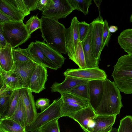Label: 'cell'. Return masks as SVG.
I'll use <instances>...</instances> for the list:
<instances>
[{
  "instance_id": "obj_1",
  "label": "cell",
  "mask_w": 132,
  "mask_h": 132,
  "mask_svg": "<svg viewBox=\"0 0 132 132\" xmlns=\"http://www.w3.org/2000/svg\"><path fill=\"white\" fill-rule=\"evenodd\" d=\"M41 36L46 44L60 53L67 54L65 44V28L58 21L42 16L40 19Z\"/></svg>"
},
{
  "instance_id": "obj_2",
  "label": "cell",
  "mask_w": 132,
  "mask_h": 132,
  "mask_svg": "<svg viewBox=\"0 0 132 132\" xmlns=\"http://www.w3.org/2000/svg\"><path fill=\"white\" fill-rule=\"evenodd\" d=\"M121 99L120 92L114 82L106 78L103 81V95L95 113L102 115L119 114L123 106Z\"/></svg>"
},
{
  "instance_id": "obj_3",
  "label": "cell",
  "mask_w": 132,
  "mask_h": 132,
  "mask_svg": "<svg viewBox=\"0 0 132 132\" xmlns=\"http://www.w3.org/2000/svg\"><path fill=\"white\" fill-rule=\"evenodd\" d=\"M111 75L114 83L120 92L125 94L132 93V55L121 56L114 66Z\"/></svg>"
},
{
  "instance_id": "obj_4",
  "label": "cell",
  "mask_w": 132,
  "mask_h": 132,
  "mask_svg": "<svg viewBox=\"0 0 132 132\" xmlns=\"http://www.w3.org/2000/svg\"><path fill=\"white\" fill-rule=\"evenodd\" d=\"M3 34L7 43L12 49L26 42L31 36L23 21L4 23L3 24Z\"/></svg>"
},
{
  "instance_id": "obj_5",
  "label": "cell",
  "mask_w": 132,
  "mask_h": 132,
  "mask_svg": "<svg viewBox=\"0 0 132 132\" xmlns=\"http://www.w3.org/2000/svg\"><path fill=\"white\" fill-rule=\"evenodd\" d=\"M62 117L60 99L55 100L47 109L38 113L33 122L25 128L26 132L39 128L52 120Z\"/></svg>"
},
{
  "instance_id": "obj_6",
  "label": "cell",
  "mask_w": 132,
  "mask_h": 132,
  "mask_svg": "<svg viewBox=\"0 0 132 132\" xmlns=\"http://www.w3.org/2000/svg\"><path fill=\"white\" fill-rule=\"evenodd\" d=\"M73 10L67 0H50L42 14L58 21L59 19L65 18Z\"/></svg>"
},
{
  "instance_id": "obj_7",
  "label": "cell",
  "mask_w": 132,
  "mask_h": 132,
  "mask_svg": "<svg viewBox=\"0 0 132 132\" xmlns=\"http://www.w3.org/2000/svg\"><path fill=\"white\" fill-rule=\"evenodd\" d=\"M65 76L89 81L94 80H104L107 78L105 72L98 68L84 69H68L63 73Z\"/></svg>"
},
{
  "instance_id": "obj_8",
  "label": "cell",
  "mask_w": 132,
  "mask_h": 132,
  "mask_svg": "<svg viewBox=\"0 0 132 132\" xmlns=\"http://www.w3.org/2000/svg\"><path fill=\"white\" fill-rule=\"evenodd\" d=\"M91 25V44L94 55L95 58L100 60V56L102 50V34L104 21L100 14L94 19L90 23Z\"/></svg>"
},
{
  "instance_id": "obj_9",
  "label": "cell",
  "mask_w": 132,
  "mask_h": 132,
  "mask_svg": "<svg viewBox=\"0 0 132 132\" xmlns=\"http://www.w3.org/2000/svg\"><path fill=\"white\" fill-rule=\"evenodd\" d=\"M79 21L76 16L71 20L70 27L65 30V44L67 54L69 59L73 61L77 47L79 37L78 24Z\"/></svg>"
},
{
  "instance_id": "obj_10",
  "label": "cell",
  "mask_w": 132,
  "mask_h": 132,
  "mask_svg": "<svg viewBox=\"0 0 132 132\" xmlns=\"http://www.w3.org/2000/svg\"><path fill=\"white\" fill-rule=\"evenodd\" d=\"M19 93L22 100L25 110L26 128L33 122L38 113L35 105L34 96L30 89L22 88L19 89Z\"/></svg>"
},
{
  "instance_id": "obj_11",
  "label": "cell",
  "mask_w": 132,
  "mask_h": 132,
  "mask_svg": "<svg viewBox=\"0 0 132 132\" xmlns=\"http://www.w3.org/2000/svg\"><path fill=\"white\" fill-rule=\"evenodd\" d=\"M38 64L33 61L26 62L16 61L13 70L17 75L23 88H29V80L32 75Z\"/></svg>"
},
{
  "instance_id": "obj_12",
  "label": "cell",
  "mask_w": 132,
  "mask_h": 132,
  "mask_svg": "<svg viewBox=\"0 0 132 132\" xmlns=\"http://www.w3.org/2000/svg\"><path fill=\"white\" fill-rule=\"evenodd\" d=\"M97 116L89 105L67 117L77 122L85 132H86L89 131L92 125H94V120Z\"/></svg>"
},
{
  "instance_id": "obj_13",
  "label": "cell",
  "mask_w": 132,
  "mask_h": 132,
  "mask_svg": "<svg viewBox=\"0 0 132 132\" xmlns=\"http://www.w3.org/2000/svg\"><path fill=\"white\" fill-rule=\"evenodd\" d=\"M48 76L47 68L37 64L29 80V89L31 92L39 93L45 89Z\"/></svg>"
},
{
  "instance_id": "obj_14",
  "label": "cell",
  "mask_w": 132,
  "mask_h": 132,
  "mask_svg": "<svg viewBox=\"0 0 132 132\" xmlns=\"http://www.w3.org/2000/svg\"><path fill=\"white\" fill-rule=\"evenodd\" d=\"M63 117L67 116L84 108L81 105V100L70 93L62 95L60 98Z\"/></svg>"
},
{
  "instance_id": "obj_15",
  "label": "cell",
  "mask_w": 132,
  "mask_h": 132,
  "mask_svg": "<svg viewBox=\"0 0 132 132\" xmlns=\"http://www.w3.org/2000/svg\"><path fill=\"white\" fill-rule=\"evenodd\" d=\"M104 80H94L88 81L89 103L95 111L102 98Z\"/></svg>"
},
{
  "instance_id": "obj_16",
  "label": "cell",
  "mask_w": 132,
  "mask_h": 132,
  "mask_svg": "<svg viewBox=\"0 0 132 132\" xmlns=\"http://www.w3.org/2000/svg\"><path fill=\"white\" fill-rule=\"evenodd\" d=\"M26 49L34 62L52 69L56 70L58 69L47 59L35 42L30 43Z\"/></svg>"
},
{
  "instance_id": "obj_17",
  "label": "cell",
  "mask_w": 132,
  "mask_h": 132,
  "mask_svg": "<svg viewBox=\"0 0 132 132\" xmlns=\"http://www.w3.org/2000/svg\"><path fill=\"white\" fill-rule=\"evenodd\" d=\"M117 115H97L94 119V125L89 132H109L115 122Z\"/></svg>"
},
{
  "instance_id": "obj_18",
  "label": "cell",
  "mask_w": 132,
  "mask_h": 132,
  "mask_svg": "<svg viewBox=\"0 0 132 132\" xmlns=\"http://www.w3.org/2000/svg\"><path fill=\"white\" fill-rule=\"evenodd\" d=\"M35 42L48 60L58 68H61L66 59L61 54L51 47L44 41L36 40Z\"/></svg>"
},
{
  "instance_id": "obj_19",
  "label": "cell",
  "mask_w": 132,
  "mask_h": 132,
  "mask_svg": "<svg viewBox=\"0 0 132 132\" xmlns=\"http://www.w3.org/2000/svg\"><path fill=\"white\" fill-rule=\"evenodd\" d=\"M87 35L81 42L84 52L86 68H98L99 61L95 57L93 52L91 44V25Z\"/></svg>"
},
{
  "instance_id": "obj_20",
  "label": "cell",
  "mask_w": 132,
  "mask_h": 132,
  "mask_svg": "<svg viewBox=\"0 0 132 132\" xmlns=\"http://www.w3.org/2000/svg\"><path fill=\"white\" fill-rule=\"evenodd\" d=\"M12 49L8 44L4 47L0 48V69L6 72L12 70L14 67Z\"/></svg>"
},
{
  "instance_id": "obj_21",
  "label": "cell",
  "mask_w": 132,
  "mask_h": 132,
  "mask_svg": "<svg viewBox=\"0 0 132 132\" xmlns=\"http://www.w3.org/2000/svg\"><path fill=\"white\" fill-rule=\"evenodd\" d=\"M64 80L62 83L55 82L50 87L52 92H57L61 94L68 92L75 86L81 84L84 80L65 76Z\"/></svg>"
},
{
  "instance_id": "obj_22",
  "label": "cell",
  "mask_w": 132,
  "mask_h": 132,
  "mask_svg": "<svg viewBox=\"0 0 132 132\" xmlns=\"http://www.w3.org/2000/svg\"><path fill=\"white\" fill-rule=\"evenodd\" d=\"M0 10L16 21H23L25 17L9 0H0Z\"/></svg>"
},
{
  "instance_id": "obj_23",
  "label": "cell",
  "mask_w": 132,
  "mask_h": 132,
  "mask_svg": "<svg viewBox=\"0 0 132 132\" xmlns=\"http://www.w3.org/2000/svg\"><path fill=\"white\" fill-rule=\"evenodd\" d=\"M0 73L5 84L12 91L23 88L18 76L13 70L6 72L0 69Z\"/></svg>"
},
{
  "instance_id": "obj_24",
  "label": "cell",
  "mask_w": 132,
  "mask_h": 132,
  "mask_svg": "<svg viewBox=\"0 0 132 132\" xmlns=\"http://www.w3.org/2000/svg\"><path fill=\"white\" fill-rule=\"evenodd\" d=\"M121 47L128 54L132 55V29H128L121 32L118 38Z\"/></svg>"
},
{
  "instance_id": "obj_25",
  "label": "cell",
  "mask_w": 132,
  "mask_h": 132,
  "mask_svg": "<svg viewBox=\"0 0 132 132\" xmlns=\"http://www.w3.org/2000/svg\"><path fill=\"white\" fill-rule=\"evenodd\" d=\"M0 127L4 132H26L19 122L10 118H2Z\"/></svg>"
},
{
  "instance_id": "obj_26",
  "label": "cell",
  "mask_w": 132,
  "mask_h": 132,
  "mask_svg": "<svg viewBox=\"0 0 132 132\" xmlns=\"http://www.w3.org/2000/svg\"><path fill=\"white\" fill-rule=\"evenodd\" d=\"M18 104L13 114L11 117L19 122L24 128H25L26 112L22 100L20 95Z\"/></svg>"
},
{
  "instance_id": "obj_27",
  "label": "cell",
  "mask_w": 132,
  "mask_h": 132,
  "mask_svg": "<svg viewBox=\"0 0 132 132\" xmlns=\"http://www.w3.org/2000/svg\"><path fill=\"white\" fill-rule=\"evenodd\" d=\"M88 81H85L75 86L68 92L88 101Z\"/></svg>"
},
{
  "instance_id": "obj_28",
  "label": "cell",
  "mask_w": 132,
  "mask_h": 132,
  "mask_svg": "<svg viewBox=\"0 0 132 132\" xmlns=\"http://www.w3.org/2000/svg\"><path fill=\"white\" fill-rule=\"evenodd\" d=\"M74 10H77L86 15L88 13V9L92 4V0H67Z\"/></svg>"
},
{
  "instance_id": "obj_29",
  "label": "cell",
  "mask_w": 132,
  "mask_h": 132,
  "mask_svg": "<svg viewBox=\"0 0 132 132\" xmlns=\"http://www.w3.org/2000/svg\"><path fill=\"white\" fill-rule=\"evenodd\" d=\"M12 54L14 62L33 61L29 55L26 48L22 49L18 47L16 49H12Z\"/></svg>"
},
{
  "instance_id": "obj_30",
  "label": "cell",
  "mask_w": 132,
  "mask_h": 132,
  "mask_svg": "<svg viewBox=\"0 0 132 132\" xmlns=\"http://www.w3.org/2000/svg\"><path fill=\"white\" fill-rule=\"evenodd\" d=\"M19 97V89L11 91L9 109L7 114L3 118H10L13 115L17 106Z\"/></svg>"
},
{
  "instance_id": "obj_31",
  "label": "cell",
  "mask_w": 132,
  "mask_h": 132,
  "mask_svg": "<svg viewBox=\"0 0 132 132\" xmlns=\"http://www.w3.org/2000/svg\"><path fill=\"white\" fill-rule=\"evenodd\" d=\"M80 68H86L84 52L81 42L79 40L73 61Z\"/></svg>"
},
{
  "instance_id": "obj_32",
  "label": "cell",
  "mask_w": 132,
  "mask_h": 132,
  "mask_svg": "<svg viewBox=\"0 0 132 132\" xmlns=\"http://www.w3.org/2000/svg\"><path fill=\"white\" fill-rule=\"evenodd\" d=\"M29 35L31 34L38 29H40L41 21L37 15L31 16L26 22L25 24Z\"/></svg>"
},
{
  "instance_id": "obj_33",
  "label": "cell",
  "mask_w": 132,
  "mask_h": 132,
  "mask_svg": "<svg viewBox=\"0 0 132 132\" xmlns=\"http://www.w3.org/2000/svg\"><path fill=\"white\" fill-rule=\"evenodd\" d=\"M10 97L11 93L7 94L0 96V114L2 118L6 116L8 111Z\"/></svg>"
},
{
  "instance_id": "obj_34",
  "label": "cell",
  "mask_w": 132,
  "mask_h": 132,
  "mask_svg": "<svg viewBox=\"0 0 132 132\" xmlns=\"http://www.w3.org/2000/svg\"><path fill=\"white\" fill-rule=\"evenodd\" d=\"M117 132H132V117L128 115L120 121Z\"/></svg>"
},
{
  "instance_id": "obj_35",
  "label": "cell",
  "mask_w": 132,
  "mask_h": 132,
  "mask_svg": "<svg viewBox=\"0 0 132 132\" xmlns=\"http://www.w3.org/2000/svg\"><path fill=\"white\" fill-rule=\"evenodd\" d=\"M9 1L25 16L30 14L31 11L27 4L25 0H9Z\"/></svg>"
},
{
  "instance_id": "obj_36",
  "label": "cell",
  "mask_w": 132,
  "mask_h": 132,
  "mask_svg": "<svg viewBox=\"0 0 132 132\" xmlns=\"http://www.w3.org/2000/svg\"><path fill=\"white\" fill-rule=\"evenodd\" d=\"M54 119L41 127L39 128L42 132H60L58 120Z\"/></svg>"
},
{
  "instance_id": "obj_37",
  "label": "cell",
  "mask_w": 132,
  "mask_h": 132,
  "mask_svg": "<svg viewBox=\"0 0 132 132\" xmlns=\"http://www.w3.org/2000/svg\"><path fill=\"white\" fill-rule=\"evenodd\" d=\"M90 24L85 21L79 22L78 24V30L79 40L81 42L87 36L90 28Z\"/></svg>"
},
{
  "instance_id": "obj_38",
  "label": "cell",
  "mask_w": 132,
  "mask_h": 132,
  "mask_svg": "<svg viewBox=\"0 0 132 132\" xmlns=\"http://www.w3.org/2000/svg\"><path fill=\"white\" fill-rule=\"evenodd\" d=\"M109 29L108 23L105 19L104 21L102 34V47L103 49L105 46H108L111 37L112 35Z\"/></svg>"
},
{
  "instance_id": "obj_39",
  "label": "cell",
  "mask_w": 132,
  "mask_h": 132,
  "mask_svg": "<svg viewBox=\"0 0 132 132\" xmlns=\"http://www.w3.org/2000/svg\"><path fill=\"white\" fill-rule=\"evenodd\" d=\"M50 100L46 98H40L35 102L36 108L40 109L41 112L47 109L50 105Z\"/></svg>"
},
{
  "instance_id": "obj_40",
  "label": "cell",
  "mask_w": 132,
  "mask_h": 132,
  "mask_svg": "<svg viewBox=\"0 0 132 132\" xmlns=\"http://www.w3.org/2000/svg\"><path fill=\"white\" fill-rule=\"evenodd\" d=\"M16 21L0 10V24H3L5 23Z\"/></svg>"
},
{
  "instance_id": "obj_41",
  "label": "cell",
  "mask_w": 132,
  "mask_h": 132,
  "mask_svg": "<svg viewBox=\"0 0 132 132\" xmlns=\"http://www.w3.org/2000/svg\"><path fill=\"white\" fill-rule=\"evenodd\" d=\"M50 1V0H38L36 3L37 10L38 9L43 12Z\"/></svg>"
},
{
  "instance_id": "obj_42",
  "label": "cell",
  "mask_w": 132,
  "mask_h": 132,
  "mask_svg": "<svg viewBox=\"0 0 132 132\" xmlns=\"http://www.w3.org/2000/svg\"><path fill=\"white\" fill-rule=\"evenodd\" d=\"M7 44L3 35V24H0V48L4 47Z\"/></svg>"
},
{
  "instance_id": "obj_43",
  "label": "cell",
  "mask_w": 132,
  "mask_h": 132,
  "mask_svg": "<svg viewBox=\"0 0 132 132\" xmlns=\"http://www.w3.org/2000/svg\"><path fill=\"white\" fill-rule=\"evenodd\" d=\"M11 91L12 90L5 85H4L0 89V96L5 94H8L9 91Z\"/></svg>"
},
{
  "instance_id": "obj_44",
  "label": "cell",
  "mask_w": 132,
  "mask_h": 132,
  "mask_svg": "<svg viewBox=\"0 0 132 132\" xmlns=\"http://www.w3.org/2000/svg\"><path fill=\"white\" fill-rule=\"evenodd\" d=\"M109 30L111 33H114L118 30V27L117 26H111L109 27Z\"/></svg>"
},
{
  "instance_id": "obj_45",
  "label": "cell",
  "mask_w": 132,
  "mask_h": 132,
  "mask_svg": "<svg viewBox=\"0 0 132 132\" xmlns=\"http://www.w3.org/2000/svg\"><path fill=\"white\" fill-rule=\"evenodd\" d=\"M5 85L3 79L0 73V89Z\"/></svg>"
},
{
  "instance_id": "obj_46",
  "label": "cell",
  "mask_w": 132,
  "mask_h": 132,
  "mask_svg": "<svg viewBox=\"0 0 132 132\" xmlns=\"http://www.w3.org/2000/svg\"><path fill=\"white\" fill-rule=\"evenodd\" d=\"M118 129L112 127L111 130L109 132H117Z\"/></svg>"
},
{
  "instance_id": "obj_47",
  "label": "cell",
  "mask_w": 132,
  "mask_h": 132,
  "mask_svg": "<svg viewBox=\"0 0 132 132\" xmlns=\"http://www.w3.org/2000/svg\"><path fill=\"white\" fill-rule=\"evenodd\" d=\"M29 132H42L41 130H40V128H39L38 129L32 130Z\"/></svg>"
},
{
  "instance_id": "obj_48",
  "label": "cell",
  "mask_w": 132,
  "mask_h": 132,
  "mask_svg": "<svg viewBox=\"0 0 132 132\" xmlns=\"http://www.w3.org/2000/svg\"><path fill=\"white\" fill-rule=\"evenodd\" d=\"M130 21L131 23L132 22V14H131L130 16Z\"/></svg>"
},
{
  "instance_id": "obj_49",
  "label": "cell",
  "mask_w": 132,
  "mask_h": 132,
  "mask_svg": "<svg viewBox=\"0 0 132 132\" xmlns=\"http://www.w3.org/2000/svg\"><path fill=\"white\" fill-rule=\"evenodd\" d=\"M0 132H4L0 127Z\"/></svg>"
},
{
  "instance_id": "obj_50",
  "label": "cell",
  "mask_w": 132,
  "mask_h": 132,
  "mask_svg": "<svg viewBox=\"0 0 132 132\" xmlns=\"http://www.w3.org/2000/svg\"><path fill=\"white\" fill-rule=\"evenodd\" d=\"M2 119V116H1V114H0V121Z\"/></svg>"
},
{
  "instance_id": "obj_51",
  "label": "cell",
  "mask_w": 132,
  "mask_h": 132,
  "mask_svg": "<svg viewBox=\"0 0 132 132\" xmlns=\"http://www.w3.org/2000/svg\"><path fill=\"white\" fill-rule=\"evenodd\" d=\"M89 132V131H87V132Z\"/></svg>"
}]
</instances>
